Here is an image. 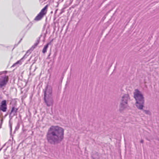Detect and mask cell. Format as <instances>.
<instances>
[{"label": "cell", "mask_w": 159, "mask_h": 159, "mask_svg": "<svg viewBox=\"0 0 159 159\" xmlns=\"http://www.w3.org/2000/svg\"><path fill=\"white\" fill-rule=\"evenodd\" d=\"M64 137V130L58 126L51 127L48 131L47 139L52 144H57L62 141Z\"/></svg>", "instance_id": "1"}, {"label": "cell", "mask_w": 159, "mask_h": 159, "mask_svg": "<svg viewBox=\"0 0 159 159\" xmlns=\"http://www.w3.org/2000/svg\"><path fill=\"white\" fill-rule=\"evenodd\" d=\"M134 97L136 100V106L139 109H142L144 105V98L142 93L136 89L134 93Z\"/></svg>", "instance_id": "2"}, {"label": "cell", "mask_w": 159, "mask_h": 159, "mask_svg": "<svg viewBox=\"0 0 159 159\" xmlns=\"http://www.w3.org/2000/svg\"><path fill=\"white\" fill-rule=\"evenodd\" d=\"M45 100L48 106L51 105L53 102L52 96V89L50 87H48L45 93Z\"/></svg>", "instance_id": "3"}, {"label": "cell", "mask_w": 159, "mask_h": 159, "mask_svg": "<svg viewBox=\"0 0 159 159\" xmlns=\"http://www.w3.org/2000/svg\"><path fill=\"white\" fill-rule=\"evenodd\" d=\"M129 96L127 94L124 95L122 98L121 102L120 105V111H123L127 105Z\"/></svg>", "instance_id": "4"}, {"label": "cell", "mask_w": 159, "mask_h": 159, "mask_svg": "<svg viewBox=\"0 0 159 159\" xmlns=\"http://www.w3.org/2000/svg\"><path fill=\"white\" fill-rule=\"evenodd\" d=\"M47 7L43 8L42 10L40 12V13L38 14V15L35 18V20L38 21V20H41L42 18L44 16V15H45L46 13L47 12Z\"/></svg>", "instance_id": "5"}, {"label": "cell", "mask_w": 159, "mask_h": 159, "mask_svg": "<svg viewBox=\"0 0 159 159\" xmlns=\"http://www.w3.org/2000/svg\"><path fill=\"white\" fill-rule=\"evenodd\" d=\"M1 109L2 111H6L7 109V104H6V101L3 100L2 101L1 104Z\"/></svg>", "instance_id": "6"}, {"label": "cell", "mask_w": 159, "mask_h": 159, "mask_svg": "<svg viewBox=\"0 0 159 159\" xmlns=\"http://www.w3.org/2000/svg\"></svg>", "instance_id": "7"}]
</instances>
